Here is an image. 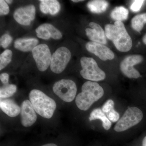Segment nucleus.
<instances>
[{
    "label": "nucleus",
    "mask_w": 146,
    "mask_h": 146,
    "mask_svg": "<svg viewBox=\"0 0 146 146\" xmlns=\"http://www.w3.org/2000/svg\"><path fill=\"white\" fill-rule=\"evenodd\" d=\"M21 122L25 127L32 125L36 121V112L30 101L25 100L22 102L21 107Z\"/></svg>",
    "instance_id": "9b49d317"
},
{
    "label": "nucleus",
    "mask_w": 146,
    "mask_h": 146,
    "mask_svg": "<svg viewBox=\"0 0 146 146\" xmlns=\"http://www.w3.org/2000/svg\"><path fill=\"white\" fill-rule=\"evenodd\" d=\"M33 56L38 70L44 72L50 65L52 55L48 46L46 44H40L33 49Z\"/></svg>",
    "instance_id": "6e6552de"
},
{
    "label": "nucleus",
    "mask_w": 146,
    "mask_h": 146,
    "mask_svg": "<svg viewBox=\"0 0 146 146\" xmlns=\"http://www.w3.org/2000/svg\"><path fill=\"white\" fill-rule=\"evenodd\" d=\"M143 42H144V44L146 45V33L145 35L143 38Z\"/></svg>",
    "instance_id": "473e14b6"
},
{
    "label": "nucleus",
    "mask_w": 146,
    "mask_h": 146,
    "mask_svg": "<svg viewBox=\"0 0 146 146\" xmlns=\"http://www.w3.org/2000/svg\"><path fill=\"white\" fill-rule=\"evenodd\" d=\"M38 43L39 41L36 38H19L14 42V47L21 51L27 52L32 51Z\"/></svg>",
    "instance_id": "2eb2a0df"
},
{
    "label": "nucleus",
    "mask_w": 146,
    "mask_h": 146,
    "mask_svg": "<svg viewBox=\"0 0 146 146\" xmlns=\"http://www.w3.org/2000/svg\"><path fill=\"white\" fill-rule=\"evenodd\" d=\"M17 87L14 84H4L0 89V98L1 99H7L12 96L16 93Z\"/></svg>",
    "instance_id": "412c9836"
},
{
    "label": "nucleus",
    "mask_w": 146,
    "mask_h": 146,
    "mask_svg": "<svg viewBox=\"0 0 146 146\" xmlns=\"http://www.w3.org/2000/svg\"><path fill=\"white\" fill-rule=\"evenodd\" d=\"M35 13V7L33 5H30L16 9L13 13V18L18 23L28 26L34 20Z\"/></svg>",
    "instance_id": "9d476101"
},
{
    "label": "nucleus",
    "mask_w": 146,
    "mask_h": 146,
    "mask_svg": "<svg viewBox=\"0 0 146 146\" xmlns=\"http://www.w3.org/2000/svg\"><path fill=\"white\" fill-rule=\"evenodd\" d=\"M12 41V37L9 35H3L0 39V44L1 46L4 48H7L10 44Z\"/></svg>",
    "instance_id": "393cba45"
},
{
    "label": "nucleus",
    "mask_w": 146,
    "mask_h": 146,
    "mask_svg": "<svg viewBox=\"0 0 146 146\" xmlns=\"http://www.w3.org/2000/svg\"><path fill=\"white\" fill-rule=\"evenodd\" d=\"M44 25L49 31L51 37L52 39H59L62 38V35L61 32L51 24L45 23Z\"/></svg>",
    "instance_id": "b1692460"
},
{
    "label": "nucleus",
    "mask_w": 146,
    "mask_h": 146,
    "mask_svg": "<svg viewBox=\"0 0 146 146\" xmlns=\"http://www.w3.org/2000/svg\"><path fill=\"white\" fill-rule=\"evenodd\" d=\"M74 3H78L79 2L83 1V0H72V1Z\"/></svg>",
    "instance_id": "72a5a7b5"
},
{
    "label": "nucleus",
    "mask_w": 146,
    "mask_h": 146,
    "mask_svg": "<svg viewBox=\"0 0 146 146\" xmlns=\"http://www.w3.org/2000/svg\"><path fill=\"white\" fill-rule=\"evenodd\" d=\"M86 50L94 54L102 60H112L115 57L113 52L104 44L93 42H89L86 44Z\"/></svg>",
    "instance_id": "f8f14e48"
},
{
    "label": "nucleus",
    "mask_w": 146,
    "mask_h": 146,
    "mask_svg": "<svg viewBox=\"0 0 146 146\" xmlns=\"http://www.w3.org/2000/svg\"><path fill=\"white\" fill-rule=\"evenodd\" d=\"M129 13L128 10L124 7H117L112 11L110 16L116 21L122 22L127 19Z\"/></svg>",
    "instance_id": "6ab92c4d"
},
{
    "label": "nucleus",
    "mask_w": 146,
    "mask_h": 146,
    "mask_svg": "<svg viewBox=\"0 0 146 146\" xmlns=\"http://www.w3.org/2000/svg\"><path fill=\"white\" fill-rule=\"evenodd\" d=\"M35 31L36 36L41 39L47 40L51 37L49 31L45 26L44 24L38 27L35 30Z\"/></svg>",
    "instance_id": "5701e85b"
},
{
    "label": "nucleus",
    "mask_w": 146,
    "mask_h": 146,
    "mask_svg": "<svg viewBox=\"0 0 146 146\" xmlns=\"http://www.w3.org/2000/svg\"><path fill=\"white\" fill-rule=\"evenodd\" d=\"M146 23V13L138 14L134 16L131 21L132 28L138 32H140L143 29L144 25Z\"/></svg>",
    "instance_id": "aec40b11"
},
{
    "label": "nucleus",
    "mask_w": 146,
    "mask_h": 146,
    "mask_svg": "<svg viewBox=\"0 0 146 146\" xmlns=\"http://www.w3.org/2000/svg\"><path fill=\"white\" fill-rule=\"evenodd\" d=\"M29 98L37 114L46 119L52 117L56 107L54 100L37 89L31 91Z\"/></svg>",
    "instance_id": "7ed1b4c3"
},
{
    "label": "nucleus",
    "mask_w": 146,
    "mask_h": 146,
    "mask_svg": "<svg viewBox=\"0 0 146 146\" xmlns=\"http://www.w3.org/2000/svg\"><path fill=\"white\" fill-rule=\"evenodd\" d=\"M40 9L42 13L55 15L59 12L60 6L59 2L56 0L40 1Z\"/></svg>",
    "instance_id": "dca6fc26"
},
{
    "label": "nucleus",
    "mask_w": 146,
    "mask_h": 146,
    "mask_svg": "<svg viewBox=\"0 0 146 146\" xmlns=\"http://www.w3.org/2000/svg\"><path fill=\"white\" fill-rule=\"evenodd\" d=\"M91 28L86 29V35L92 42L100 43L102 44H107V39L105 33L102 27L98 24L91 22L89 24Z\"/></svg>",
    "instance_id": "ddd939ff"
},
{
    "label": "nucleus",
    "mask_w": 146,
    "mask_h": 146,
    "mask_svg": "<svg viewBox=\"0 0 146 146\" xmlns=\"http://www.w3.org/2000/svg\"><path fill=\"white\" fill-rule=\"evenodd\" d=\"M143 60V58L139 54L128 56L120 63L121 70L126 76L129 78H138L141 76L140 73L133 66L139 64Z\"/></svg>",
    "instance_id": "1a4fd4ad"
},
{
    "label": "nucleus",
    "mask_w": 146,
    "mask_h": 146,
    "mask_svg": "<svg viewBox=\"0 0 146 146\" xmlns=\"http://www.w3.org/2000/svg\"><path fill=\"white\" fill-rule=\"evenodd\" d=\"M9 76L7 73H3L1 74L0 76V79L4 84H9Z\"/></svg>",
    "instance_id": "c756f323"
},
{
    "label": "nucleus",
    "mask_w": 146,
    "mask_h": 146,
    "mask_svg": "<svg viewBox=\"0 0 146 146\" xmlns=\"http://www.w3.org/2000/svg\"><path fill=\"white\" fill-rule=\"evenodd\" d=\"M114 108V102L112 100H108L102 107V110L105 114H106L111 110Z\"/></svg>",
    "instance_id": "cd10ccee"
},
{
    "label": "nucleus",
    "mask_w": 146,
    "mask_h": 146,
    "mask_svg": "<svg viewBox=\"0 0 146 146\" xmlns=\"http://www.w3.org/2000/svg\"><path fill=\"white\" fill-rule=\"evenodd\" d=\"M106 115L108 119L112 122H116L118 121L119 119V114L114 108L106 113Z\"/></svg>",
    "instance_id": "a878e982"
},
{
    "label": "nucleus",
    "mask_w": 146,
    "mask_h": 146,
    "mask_svg": "<svg viewBox=\"0 0 146 146\" xmlns=\"http://www.w3.org/2000/svg\"><path fill=\"white\" fill-rule=\"evenodd\" d=\"M5 2L6 3H8L11 4L12 2H13V1H10V0H7V1H5Z\"/></svg>",
    "instance_id": "f704fd0d"
},
{
    "label": "nucleus",
    "mask_w": 146,
    "mask_h": 146,
    "mask_svg": "<svg viewBox=\"0 0 146 146\" xmlns=\"http://www.w3.org/2000/svg\"><path fill=\"white\" fill-rule=\"evenodd\" d=\"M104 94V91L98 83L90 81L84 83L82 92L77 96L76 104L79 109L86 111Z\"/></svg>",
    "instance_id": "f03ea898"
},
{
    "label": "nucleus",
    "mask_w": 146,
    "mask_h": 146,
    "mask_svg": "<svg viewBox=\"0 0 146 146\" xmlns=\"http://www.w3.org/2000/svg\"><path fill=\"white\" fill-rule=\"evenodd\" d=\"M109 5L107 1L104 0H94L88 2L87 7L90 11L93 13H103L106 11Z\"/></svg>",
    "instance_id": "a211bd4d"
},
{
    "label": "nucleus",
    "mask_w": 146,
    "mask_h": 146,
    "mask_svg": "<svg viewBox=\"0 0 146 146\" xmlns=\"http://www.w3.org/2000/svg\"><path fill=\"white\" fill-rule=\"evenodd\" d=\"M97 119L100 120L102 121L103 127L105 130H109L111 127L112 123L108 119L107 116L100 108L94 109L90 114L89 118L90 121Z\"/></svg>",
    "instance_id": "f3484780"
},
{
    "label": "nucleus",
    "mask_w": 146,
    "mask_h": 146,
    "mask_svg": "<svg viewBox=\"0 0 146 146\" xmlns=\"http://www.w3.org/2000/svg\"><path fill=\"white\" fill-rule=\"evenodd\" d=\"M105 30L106 37L112 41L118 50L127 52L131 49L132 39L122 22L115 21L114 25L107 24Z\"/></svg>",
    "instance_id": "f257e3e1"
},
{
    "label": "nucleus",
    "mask_w": 146,
    "mask_h": 146,
    "mask_svg": "<svg viewBox=\"0 0 146 146\" xmlns=\"http://www.w3.org/2000/svg\"><path fill=\"white\" fill-rule=\"evenodd\" d=\"M41 146H58L56 144L53 143H49L45 144V145H43Z\"/></svg>",
    "instance_id": "7c9ffc66"
},
{
    "label": "nucleus",
    "mask_w": 146,
    "mask_h": 146,
    "mask_svg": "<svg viewBox=\"0 0 146 146\" xmlns=\"http://www.w3.org/2000/svg\"><path fill=\"white\" fill-rule=\"evenodd\" d=\"M143 117V112L139 108L136 107L129 108L116 124L114 130L117 132L127 130L139 123Z\"/></svg>",
    "instance_id": "39448f33"
},
{
    "label": "nucleus",
    "mask_w": 146,
    "mask_h": 146,
    "mask_svg": "<svg viewBox=\"0 0 146 146\" xmlns=\"http://www.w3.org/2000/svg\"><path fill=\"white\" fill-rule=\"evenodd\" d=\"M9 12V7L5 1L3 0L0 1V14L6 15L8 14Z\"/></svg>",
    "instance_id": "c85d7f7f"
},
{
    "label": "nucleus",
    "mask_w": 146,
    "mask_h": 146,
    "mask_svg": "<svg viewBox=\"0 0 146 146\" xmlns=\"http://www.w3.org/2000/svg\"><path fill=\"white\" fill-rule=\"evenodd\" d=\"M53 91L64 101L70 102L75 98L77 90L76 83L72 80L62 79L54 83Z\"/></svg>",
    "instance_id": "423d86ee"
},
{
    "label": "nucleus",
    "mask_w": 146,
    "mask_h": 146,
    "mask_svg": "<svg viewBox=\"0 0 146 146\" xmlns=\"http://www.w3.org/2000/svg\"><path fill=\"white\" fill-rule=\"evenodd\" d=\"M71 58V53L68 48L61 47L52 55L50 69L53 72L60 74L65 70Z\"/></svg>",
    "instance_id": "0eeeda50"
},
{
    "label": "nucleus",
    "mask_w": 146,
    "mask_h": 146,
    "mask_svg": "<svg viewBox=\"0 0 146 146\" xmlns=\"http://www.w3.org/2000/svg\"><path fill=\"white\" fill-rule=\"evenodd\" d=\"M142 146H146V136L144 138L142 142Z\"/></svg>",
    "instance_id": "2f4dec72"
},
{
    "label": "nucleus",
    "mask_w": 146,
    "mask_h": 146,
    "mask_svg": "<svg viewBox=\"0 0 146 146\" xmlns=\"http://www.w3.org/2000/svg\"><path fill=\"white\" fill-rule=\"evenodd\" d=\"M145 1L143 0H136L133 1L130 6V9L133 12H137L140 10L143 4Z\"/></svg>",
    "instance_id": "bb28decb"
},
{
    "label": "nucleus",
    "mask_w": 146,
    "mask_h": 146,
    "mask_svg": "<svg viewBox=\"0 0 146 146\" xmlns=\"http://www.w3.org/2000/svg\"><path fill=\"white\" fill-rule=\"evenodd\" d=\"M12 52L10 50H6L0 55V70L5 68L12 59Z\"/></svg>",
    "instance_id": "4be33fe9"
},
{
    "label": "nucleus",
    "mask_w": 146,
    "mask_h": 146,
    "mask_svg": "<svg viewBox=\"0 0 146 146\" xmlns=\"http://www.w3.org/2000/svg\"><path fill=\"white\" fill-rule=\"evenodd\" d=\"M0 108L3 112L11 117H16L21 113V107L14 100L9 99H1Z\"/></svg>",
    "instance_id": "4468645a"
},
{
    "label": "nucleus",
    "mask_w": 146,
    "mask_h": 146,
    "mask_svg": "<svg viewBox=\"0 0 146 146\" xmlns=\"http://www.w3.org/2000/svg\"><path fill=\"white\" fill-rule=\"evenodd\" d=\"M82 70L80 74L84 78L93 81H99L105 78L106 74L98 66L94 58L83 56L80 59Z\"/></svg>",
    "instance_id": "20e7f679"
}]
</instances>
